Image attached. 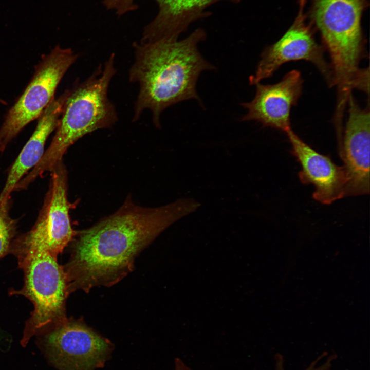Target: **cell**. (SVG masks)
Wrapping results in <instances>:
<instances>
[{
	"instance_id": "cell-3",
	"label": "cell",
	"mask_w": 370,
	"mask_h": 370,
	"mask_svg": "<svg viewBox=\"0 0 370 370\" xmlns=\"http://www.w3.org/2000/svg\"><path fill=\"white\" fill-rule=\"evenodd\" d=\"M114 59L112 53L103 68L99 66L86 80L76 83L69 90L50 145L38 164L17 183L18 189H26L45 172H51L78 139L116 122L115 107L108 97L109 85L116 72Z\"/></svg>"
},
{
	"instance_id": "cell-9",
	"label": "cell",
	"mask_w": 370,
	"mask_h": 370,
	"mask_svg": "<svg viewBox=\"0 0 370 370\" xmlns=\"http://www.w3.org/2000/svg\"><path fill=\"white\" fill-rule=\"evenodd\" d=\"M298 60L312 63L329 86L332 85L331 70L324 58L323 47L316 41L301 13L278 41L263 51L255 74L250 76L249 82L256 84L271 77L283 64Z\"/></svg>"
},
{
	"instance_id": "cell-5",
	"label": "cell",
	"mask_w": 370,
	"mask_h": 370,
	"mask_svg": "<svg viewBox=\"0 0 370 370\" xmlns=\"http://www.w3.org/2000/svg\"><path fill=\"white\" fill-rule=\"evenodd\" d=\"M16 257L24 271V283L21 290L10 293L27 298L34 307L20 341L25 348L33 337L53 330L67 320L65 303L70 290L64 268L49 252L31 251Z\"/></svg>"
},
{
	"instance_id": "cell-13",
	"label": "cell",
	"mask_w": 370,
	"mask_h": 370,
	"mask_svg": "<svg viewBox=\"0 0 370 370\" xmlns=\"http://www.w3.org/2000/svg\"><path fill=\"white\" fill-rule=\"evenodd\" d=\"M69 90L54 99L44 109L38 119L36 128L10 168L4 188L0 194V205L9 199L17 183L29 170L40 161L44 153L48 136L56 129Z\"/></svg>"
},
{
	"instance_id": "cell-18",
	"label": "cell",
	"mask_w": 370,
	"mask_h": 370,
	"mask_svg": "<svg viewBox=\"0 0 370 370\" xmlns=\"http://www.w3.org/2000/svg\"><path fill=\"white\" fill-rule=\"evenodd\" d=\"M175 367L174 370H193L188 366L184 362L179 358L175 359Z\"/></svg>"
},
{
	"instance_id": "cell-16",
	"label": "cell",
	"mask_w": 370,
	"mask_h": 370,
	"mask_svg": "<svg viewBox=\"0 0 370 370\" xmlns=\"http://www.w3.org/2000/svg\"><path fill=\"white\" fill-rule=\"evenodd\" d=\"M337 358V355L335 353L329 355L327 351H324L303 370H330ZM274 359V370H285L284 356L281 354L278 353L275 354Z\"/></svg>"
},
{
	"instance_id": "cell-20",
	"label": "cell",
	"mask_w": 370,
	"mask_h": 370,
	"mask_svg": "<svg viewBox=\"0 0 370 370\" xmlns=\"http://www.w3.org/2000/svg\"><path fill=\"white\" fill-rule=\"evenodd\" d=\"M301 2L302 3H304V2H305V0H301Z\"/></svg>"
},
{
	"instance_id": "cell-12",
	"label": "cell",
	"mask_w": 370,
	"mask_h": 370,
	"mask_svg": "<svg viewBox=\"0 0 370 370\" xmlns=\"http://www.w3.org/2000/svg\"><path fill=\"white\" fill-rule=\"evenodd\" d=\"M286 133L292 154L301 165L298 174L300 181L314 187L313 198L329 205L347 196L348 179L343 166L336 164L329 157L310 146L292 129Z\"/></svg>"
},
{
	"instance_id": "cell-7",
	"label": "cell",
	"mask_w": 370,
	"mask_h": 370,
	"mask_svg": "<svg viewBox=\"0 0 370 370\" xmlns=\"http://www.w3.org/2000/svg\"><path fill=\"white\" fill-rule=\"evenodd\" d=\"M51 173L49 189L35 224L12 242L10 251L15 256L41 250L57 257L76 235L69 215L66 169L61 162Z\"/></svg>"
},
{
	"instance_id": "cell-2",
	"label": "cell",
	"mask_w": 370,
	"mask_h": 370,
	"mask_svg": "<svg viewBox=\"0 0 370 370\" xmlns=\"http://www.w3.org/2000/svg\"><path fill=\"white\" fill-rule=\"evenodd\" d=\"M206 38L205 31L198 28L182 40L134 44L135 60L129 79L138 84L139 90L133 121L148 109L154 124L160 127V115L166 108L190 99L202 104L196 90L198 79L203 71L215 69L198 49Z\"/></svg>"
},
{
	"instance_id": "cell-14",
	"label": "cell",
	"mask_w": 370,
	"mask_h": 370,
	"mask_svg": "<svg viewBox=\"0 0 370 370\" xmlns=\"http://www.w3.org/2000/svg\"><path fill=\"white\" fill-rule=\"evenodd\" d=\"M158 13L143 32L141 42L162 39L178 40L189 25L207 16L206 10L221 1L238 3L240 0H155Z\"/></svg>"
},
{
	"instance_id": "cell-11",
	"label": "cell",
	"mask_w": 370,
	"mask_h": 370,
	"mask_svg": "<svg viewBox=\"0 0 370 370\" xmlns=\"http://www.w3.org/2000/svg\"><path fill=\"white\" fill-rule=\"evenodd\" d=\"M303 83L300 72L293 70L275 84H255L254 98L250 102L241 103L247 113L240 121H256L264 127L287 132L291 129L290 111L302 94Z\"/></svg>"
},
{
	"instance_id": "cell-4",
	"label": "cell",
	"mask_w": 370,
	"mask_h": 370,
	"mask_svg": "<svg viewBox=\"0 0 370 370\" xmlns=\"http://www.w3.org/2000/svg\"><path fill=\"white\" fill-rule=\"evenodd\" d=\"M368 0H311V20L320 33L331 59L332 86L345 99L363 81L359 68L364 55L361 20Z\"/></svg>"
},
{
	"instance_id": "cell-15",
	"label": "cell",
	"mask_w": 370,
	"mask_h": 370,
	"mask_svg": "<svg viewBox=\"0 0 370 370\" xmlns=\"http://www.w3.org/2000/svg\"><path fill=\"white\" fill-rule=\"evenodd\" d=\"M9 199L0 205V258L10 251L16 228V221L9 215Z\"/></svg>"
},
{
	"instance_id": "cell-17",
	"label": "cell",
	"mask_w": 370,
	"mask_h": 370,
	"mask_svg": "<svg viewBox=\"0 0 370 370\" xmlns=\"http://www.w3.org/2000/svg\"><path fill=\"white\" fill-rule=\"evenodd\" d=\"M103 3L107 9L114 11L119 16L138 8L135 0H104Z\"/></svg>"
},
{
	"instance_id": "cell-19",
	"label": "cell",
	"mask_w": 370,
	"mask_h": 370,
	"mask_svg": "<svg viewBox=\"0 0 370 370\" xmlns=\"http://www.w3.org/2000/svg\"><path fill=\"white\" fill-rule=\"evenodd\" d=\"M0 103H3V104H6V102H5L4 101L2 100L1 99H0Z\"/></svg>"
},
{
	"instance_id": "cell-10",
	"label": "cell",
	"mask_w": 370,
	"mask_h": 370,
	"mask_svg": "<svg viewBox=\"0 0 370 370\" xmlns=\"http://www.w3.org/2000/svg\"><path fill=\"white\" fill-rule=\"evenodd\" d=\"M347 106L348 119L339 147L348 179L347 196L369 193L370 113L362 108L352 94Z\"/></svg>"
},
{
	"instance_id": "cell-1",
	"label": "cell",
	"mask_w": 370,
	"mask_h": 370,
	"mask_svg": "<svg viewBox=\"0 0 370 370\" xmlns=\"http://www.w3.org/2000/svg\"><path fill=\"white\" fill-rule=\"evenodd\" d=\"M201 204L181 198L165 206L144 208L130 198L115 213L79 232L64 269L70 291L110 285L132 270L136 256L171 225Z\"/></svg>"
},
{
	"instance_id": "cell-6",
	"label": "cell",
	"mask_w": 370,
	"mask_h": 370,
	"mask_svg": "<svg viewBox=\"0 0 370 370\" xmlns=\"http://www.w3.org/2000/svg\"><path fill=\"white\" fill-rule=\"evenodd\" d=\"M77 58L71 49L59 45L42 55L29 83L5 116L0 128V152L28 123L39 118L54 99L59 84Z\"/></svg>"
},
{
	"instance_id": "cell-8",
	"label": "cell",
	"mask_w": 370,
	"mask_h": 370,
	"mask_svg": "<svg viewBox=\"0 0 370 370\" xmlns=\"http://www.w3.org/2000/svg\"><path fill=\"white\" fill-rule=\"evenodd\" d=\"M35 345L49 365L57 370H95L110 357L113 345L85 324L65 321L35 337Z\"/></svg>"
}]
</instances>
